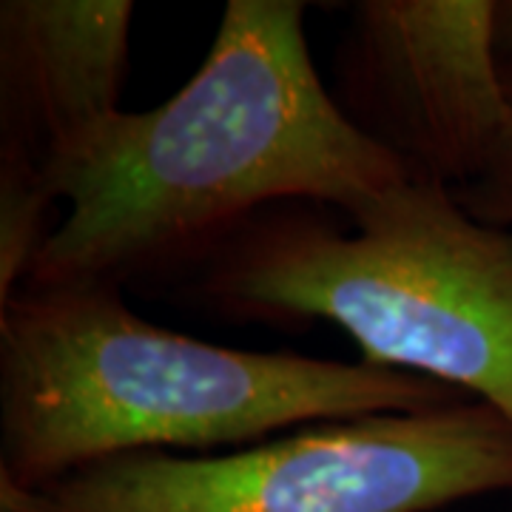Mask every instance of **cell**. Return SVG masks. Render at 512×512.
<instances>
[{"instance_id":"6","label":"cell","mask_w":512,"mask_h":512,"mask_svg":"<svg viewBox=\"0 0 512 512\" xmlns=\"http://www.w3.org/2000/svg\"><path fill=\"white\" fill-rule=\"evenodd\" d=\"M131 18V0H3V146L43 165L120 114Z\"/></svg>"},{"instance_id":"3","label":"cell","mask_w":512,"mask_h":512,"mask_svg":"<svg viewBox=\"0 0 512 512\" xmlns=\"http://www.w3.org/2000/svg\"><path fill=\"white\" fill-rule=\"evenodd\" d=\"M342 211L350 231L296 205L262 211L200 262V299L231 319L330 322L365 365L464 387L512 424L510 234L416 177Z\"/></svg>"},{"instance_id":"9","label":"cell","mask_w":512,"mask_h":512,"mask_svg":"<svg viewBox=\"0 0 512 512\" xmlns=\"http://www.w3.org/2000/svg\"><path fill=\"white\" fill-rule=\"evenodd\" d=\"M495 52L504 72H512V0H495Z\"/></svg>"},{"instance_id":"1","label":"cell","mask_w":512,"mask_h":512,"mask_svg":"<svg viewBox=\"0 0 512 512\" xmlns=\"http://www.w3.org/2000/svg\"><path fill=\"white\" fill-rule=\"evenodd\" d=\"M40 171L66 211L23 285L117 291L200 265L268 208L342 211L410 177L328 94L299 0H231L180 92L114 114Z\"/></svg>"},{"instance_id":"7","label":"cell","mask_w":512,"mask_h":512,"mask_svg":"<svg viewBox=\"0 0 512 512\" xmlns=\"http://www.w3.org/2000/svg\"><path fill=\"white\" fill-rule=\"evenodd\" d=\"M52 202L40 165L20 148H0V305L20 291L43 251Z\"/></svg>"},{"instance_id":"2","label":"cell","mask_w":512,"mask_h":512,"mask_svg":"<svg viewBox=\"0 0 512 512\" xmlns=\"http://www.w3.org/2000/svg\"><path fill=\"white\" fill-rule=\"evenodd\" d=\"M453 402V387L404 370L208 345L106 285H23L0 305V490L128 453L251 447L296 424Z\"/></svg>"},{"instance_id":"4","label":"cell","mask_w":512,"mask_h":512,"mask_svg":"<svg viewBox=\"0 0 512 512\" xmlns=\"http://www.w3.org/2000/svg\"><path fill=\"white\" fill-rule=\"evenodd\" d=\"M512 490V424L490 404L313 424L228 456L128 453L0 490L3 512H433Z\"/></svg>"},{"instance_id":"5","label":"cell","mask_w":512,"mask_h":512,"mask_svg":"<svg viewBox=\"0 0 512 512\" xmlns=\"http://www.w3.org/2000/svg\"><path fill=\"white\" fill-rule=\"evenodd\" d=\"M342 109L427 183L461 188L510 126L495 0H362L342 49Z\"/></svg>"},{"instance_id":"8","label":"cell","mask_w":512,"mask_h":512,"mask_svg":"<svg viewBox=\"0 0 512 512\" xmlns=\"http://www.w3.org/2000/svg\"><path fill=\"white\" fill-rule=\"evenodd\" d=\"M507 94H510V126L504 131L501 143L476 180L456 188L453 194L476 220L512 237V72H507Z\"/></svg>"}]
</instances>
